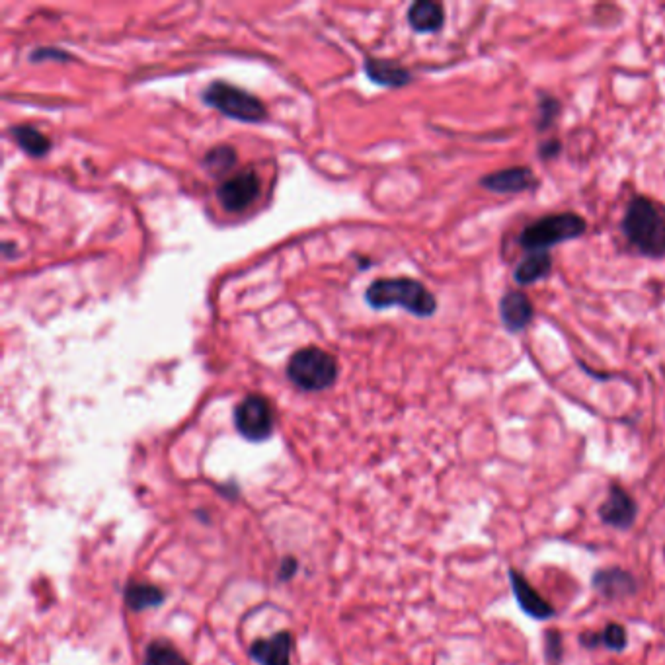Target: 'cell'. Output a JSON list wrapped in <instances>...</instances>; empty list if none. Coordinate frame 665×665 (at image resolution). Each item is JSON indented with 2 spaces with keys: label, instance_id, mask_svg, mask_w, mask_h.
<instances>
[{
  "label": "cell",
  "instance_id": "cell-1",
  "mask_svg": "<svg viewBox=\"0 0 665 665\" xmlns=\"http://www.w3.org/2000/svg\"><path fill=\"white\" fill-rule=\"evenodd\" d=\"M621 229L638 254L652 260L664 258L665 217L650 197L636 196L628 201Z\"/></svg>",
  "mask_w": 665,
  "mask_h": 665
},
{
  "label": "cell",
  "instance_id": "cell-2",
  "mask_svg": "<svg viewBox=\"0 0 665 665\" xmlns=\"http://www.w3.org/2000/svg\"><path fill=\"white\" fill-rule=\"evenodd\" d=\"M365 299L373 309L383 311L389 307H402L420 318H428L437 311V301L430 289L422 281L408 277L375 281L367 289Z\"/></svg>",
  "mask_w": 665,
  "mask_h": 665
},
{
  "label": "cell",
  "instance_id": "cell-3",
  "mask_svg": "<svg viewBox=\"0 0 665 665\" xmlns=\"http://www.w3.org/2000/svg\"><path fill=\"white\" fill-rule=\"evenodd\" d=\"M586 219L578 213H556V215H547L531 225H527L521 235H519V244L527 252H539L547 250L568 242L576 240L582 235H586Z\"/></svg>",
  "mask_w": 665,
  "mask_h": 665
},
{
  "label": "cell",
  "instance_id": "cell-4",
  "mask_svg": "<svg viewBox=\"0 0 665 665\" xmlns=\"http://www.w3.org/2000/svg\"><path fill=\"white\" fill-rule=\"evenodd\" d=\"M287 377L303 391H324L338 377V363L320 348H303L289 359Z\"/></svg>",
  "mask_w": 665,
  "mask_h": 665
},
{
  "label": "cell",
  "instance_id": "cell-5",
  "mask_svg": "<svg viewBox=\"0 0 665 665\" xmlns=\"http://www.w3.org/2000/svg\"><path fill=\"white\" fill-rule=\"evenodd\" d=\"M203 100L217 108L221 114L229 118L246 121V123H260L268 118V110L260 98L254 94L233 86L229 82H213L203 92Z\"/></svg>",
  "mask_w": 665,
  "mask_h": 665
},
{
  "label": "cell",
  "instance_id": "cell-6",
  "mask_svg": "<svg viewBox=\"0 0 665 665\" xmlns=\"http://www.w3.org/2000/svg\"><path fill=\"white\" fill-rule=\"evenodd\" d=\"M274 410L272 404L260 396H246L235 410V426L248 441H264L274 431Z\"/></svg>",
  "mask_w": 665,
  "mask_h": 665
},
{
  "label": "cell",
  "instance_id": "cell-7",
  "mask_svg": "<svg viewBox=\"0 0 665 665\" xmlns=\"http://www.w3.org/2000/svg\"><path fill=\"white\" fill-rule=\"evenodd\" d=\"M260 188H262L260 176L252 168H248L225 180L219 186L217 196L227 211L238 213L248 209L256 201V197L260 196Z\"/></svg>",
  "mask_w": 665,
  "mask_h": 665
},
{
  "label": "cell",
  "instance_id": "cell-8",
  "mask_svg": "<svg viewBox=\"0 0 665 665\" xmlns=\"http://www.w3.org/2000/svg\"><path fill=\"white\" fill-rule=\"evenodd\" d=\"M480 186L494 194H523L539 188V178L527 166L504 168L480 178Z\"/></svg>",
  "mask_w": 665,
  "mask_h": 665
},
{
  "label": "cell",
  "instance_id": "cell-9",
  "mask_svg": "<svg viewBox=\"0 0 665 665\" xmlns=\"http://www.w3.org/2000/svg\"><path fill=\"white\" fill-rule=\"evenodd\" d=\"M508 576L517 605L521 607V611L525 615H529L531 619H537V621H548V619L556 617L554 607L535 587L531 586V582L521 572H517L515 568H509Z\"/></svg>",
  "mask_w": 665,
  "mask_h": 665
},
{
  "label": "cell",
  "instance_id": "cell-10",
  "mask_svg": "<svg viewBox=\"0 0 665 665\" xmlns=\"http://www.w3.org/2000/svg\"><path fill=\"white\" fill-rule=\"evenodd\" d=\"M638 515L636 500L626 492L621 484H611L609 498L599 509V517L605 525L626 531L634 525Z\"/></svg>",
  "mask_w": 665,
  "mask_h": 665
},
{
  "label": "cell",
  "instance_id": "cell-11",
  "mask_svg": "<svg viewBox=\"0 0 665 665\" xmlns=\"http://www.w3.org/2000/svg\"><path fill=\"white\" fill-rule=\"evenodd\" d=\"M500 318L508 332L517 334V332H523L533 322L535 307L523 291L513 289V291H508L500 301Z\"/></svg>",
  "mask_w": 665,
  "mask_h": 665
},
{
  "label": "cell",
  "instance_id": "cell-12",
  "mask_svg": "<svg viewBox=\"0 0 665 665\" xmlns=\"http://www.w3.org/2000/svg\"><path fill=\"white\" fill-rule=\"evenodd\" d=\"M591 586L601 597H605L609 601L626 599V597L634 595L638 589L634 576L623 568H607V570L595 572Z\"/></svg>",
  "mask_w": 665,
  "mask_h": 665
},
{
  "label": "cell",
  "instance_id": "cell-13",
  "mask_svg": "<svg viewBox=\"0 0 665 665\" xmlns=\"http://www.w3.org/2000/svg\"><path fill=\"white\" fill-rule=\"evenodd\" d=\"M293 636L289 632H277L272 638H264L252 644L250 658L260 665H291Z\"/></svg>",
  "mask_w": 665,
  "mask_h": 665
},
{
  "label": "cell",
  "instance_id": "cell-14",
  "mask_svg": "<svg viewBox=\"0 0 665 665\" xmlns=\"http://www.w3.org/2000/svg\"><path fill=\"white\" fill-rule=\"evenodd\" d=\"M408 24L418 34L439 32L445 24V10L439 2L418 0L408 8Z\"/></svg>",
  "mask_w": 665,
  "mask_h": 665
},
{
  "label": "cell",
  "instance_id": "cell-15",
  "mask_svg": "<svg viewBox=\"0 0 665 665\" xmlns=\"http://www.w3.org/2000/svg\"><path fill=\"white\" fill-rule=\"evenodd\" d=\"M550 274H552V256L547 250H539V252H529L519 262V266L513 272V279L519 285L527 287V285L547 279Z\"/></svg>",
  "mask_w": 665,
  "mask_h": 665
},
{
  "label": "cell",
  "instance_id": "cell-16",
  "mask_svg": "<svg viewBox=\"0 0 665 665\" xmlns=\"http://www.w3.org/2000/svg\"><path fill=\"white\" fill-rule=\"evenodd\" d=\"M365 71H367V77L377 82V84H383V86H404L412 80V75L408 69H404L402 65L394 63V61H383V59H369L367 65H365Z\"/></svg>",
  "mask_w": 665,
  "mask_h": 665
},
{
  "label": "cell",
  "instance_id": "cell-17",
  "mask_svg": "<svg viewBox=\"0 0 665 665\" xmlns=\"http://www.w3.org/2000/svg\"><path fill=\"white\" fill-rule=\"evenodd\" d=\"M580 644H582L584 648H589V650H595V648L605 646V648L611 650V652H623L626 648V644H628L625 626L611 623V625L605 626L601 632L582 634V636H580Z\"/></svg>",
  "mask_w": 665,
  "mask_h": 665
},
{
  "label": "cell",
  "instance_id": "cell-18",
  "mask_svg": "<svg viewBox=\"0 0 665 665\" xmlns=\"http://www.w3.org/2000/svg\"><path fill=\"white\" fill-rule=\"evenodd\" d=\"M12 137L20 145V149L32 157H43L51 149L49 139L45 135H41L36 127H28V125L12 127Z\"/></svg>",
  "mask_w": 665,
  "mask_h": 665
},
{
  "label": "cell",
  "instance_id": "cell-19",
  "mask_svg": "<svg viewBox=\"0 0 665 665\" xmlns=\"http://www.w3.org/2000/svg\"><path fill=\"white\" fill-rule=\"evenodd\" d=\"M125 601L133 611H145L164 601V593L151 584H131L125 591Z\"/></svg>",
  "mask_w": 665,
  "mask_h": 665
},
{
  "label": "cell",
  "instance_id": "cell-20",
  "mask_svg": "<svg viewBox=\"0 0 665 665\" xmlns=\"http://www.w3.org/2000/svg\"><path fill=\"white\" fill-rule=\"evenodd\" d=\"M205 168L211 172V174H227L235 168L236 164V151L231 147V145H219L215 149H211L207 155H205V160H203Z\"/></svg>",
  "mask_w": 665,
  "mask_h": 665
},
{
  "label": "cell",
  "instance_id": "cell-21",
  "mask_svg": "<svg viewBox=\"0 0 665 665\" xmlns=\"http://www.w3.org/2000/svg\"><path fill=\"white\" fill-rule=\"evenodd\" d=\"M145 665H190L188 660L170 644L153 642L147 650Z\"/></svg>",
  "mask_w": 665,
  "mask_h": 665
},
{
  "label": "cell",
  "instance_id": "cell-22",
  "mask_svg": "<svg viewBox=\"0 0 665 665\" xmlns=\"http://www.w3.org/2000/svg\"><path fill=\"white\" fill-rule=\"evenodd\" d=\"M560 116V102L548 94H541L539 96V119H537V129L539 131H547L556 118Z\"/></svg>",
  "mask_w": 665,
  "mask_h": 665
},
{
  "label": "cell",
  "instance_id": "cell-23",
  "mask_svg": "<svg viewBox=\"0 0 665 665\" xmlns=\"http://www.w3.org/2000/svg\"><path fill=\"white\" fill-rule=\"evenodd\" d=\"M545 654L548 664L558 665L562 660V636L558 630H548L545 634Z\"/></svg>",
  "mask_w": 665,
  "mask_h": 665
},
{
  "label": "cell",
  "instance_id": "cell-24",
  "mask_svg": "<svg viewBox=\"0 0 665 665\" xmlns=\"http://www.w3.org/2000/svg\"><path fill=\"white\" fill-rule=\"evenodd\" d=\"M562 151V143L558 139H550L539 145V155L543 160H550V158L558 157Z\"/></svg>",
  "mask_w": 665,
  "mask_h": 665
}]
</instances>
